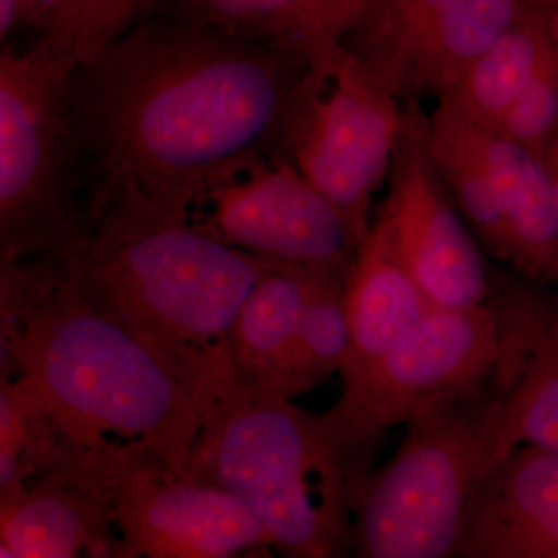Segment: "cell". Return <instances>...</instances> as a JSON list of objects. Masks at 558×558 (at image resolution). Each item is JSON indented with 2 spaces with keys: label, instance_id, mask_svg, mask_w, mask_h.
I'll return each instance as SVG.
<instances>
[{
  "label": "cell",
  "instance_id": "obj_1",
  "mask_svg": "<svg viewBox=\"0 0 558 558\" xmlns=\"http://www.w3.org/2000/svg\"><path fill=\"white\" fill-rule=\"evenodd\" d=\"M306 65L168 11L81 62L69 116L86 229L124 205L182 213L233 161L284 149Z\"/></svg>",
  "mask_w": 558,
  "mask_h": 558
},
{
  "label": "cell",
  "instance_id": "obj_2",
  "mask_svg": "<svg viewBox=\"0 0 558 558\" xmlns=\"http://www.w3.org/2000/svg\"><path fill=\"white\" fill-rule=\"evenodd\" d=\"M0 376L24 385L72 449L137 447L178 473L227 392L98 307L60 259L0 264Z\"/></svg>",
  "mask_w": 558,
  "mask_h": 558
},
{
  "label": "cell",
  "instance_id": "obj_3",
  "mask_svg": "<svg viewBox=\"0 0 558 558\" xmlns=\"http://www.w3.org/2000/svg\"><path fill=\"white\" fill-rule=\"evenodd\" d=\"M65 264L98 307L227 389L241 384L230 333L275 264L215 240L183 213L124 205L94 220Z\"/></svg>",
  "mask_w": 558,
  "mask_h": 558
},
{
  "label": "cell",
  "instance_id": "obj_4",
  "mask_svg": "<svg viewBox=\"0 0 558 558\" xmlns=\"http://www.w3.org/2000/svg\"><path fill=\"white\" fill-rule=\"evenodd\" d=\"M183 473L240 499L286 558H348L354 480L319 414L293 400L231 388Z\"/></svg>",
  "mask_w": 558,
  "mask_h": 558
},
{
  "label": "cell",
  "instance_id": "obj_5",
  "mask_svg": "<svg viewBox=\"0 0 558 558\" xmlns=\"http://www.w3.org/2000/svg\"><path fill=\"white\" fill-rule=\"evenodd\" d=\"M512 451L488 381L414 418L355 487L348 558H457L481 486Z\"/></svg>",
  "mask_w": 558,
  "mask_h": 558
},
{
  "label": "cell",
  "instance_id": "obj_6",
  "mask_svg": "<svg viewBox=\"0 0 558 558\" xmlns=\"http://www.w3.org/2000/svg\"><path fill=\"white\" fill-rule=\"evenodd\" d=\"M76 64L43 44L0 54V264L69 260L86 233L70 131Z\"/></svg>",
  "mask_w": 558,
  "mask_h": 558
},
{
  "label": "cell",
  "instance_id": "obj_7",
  "mask_svg": "<svg viewBox=\"0 0 558 558\" xmlns=\"http://www.w3.org/2000/svg\"><path fill=\"white\" fill-rule=\"evenodd\" d=\"M497 357V317L488 304L433 307L398 343L343 377L339 399L319 417L354 486L368 476L371 451L385 433L478 391Z\"/></svg>",
  "mask_w": 558,
  "mask_h": 558
},
{
  "label": "cell",
  "instance_id": "obj_8",
  "mask_svg": "<svg viewBox=\"0 0 558 558\" xmlns=\"http://www.w3.org/2000/svg\"><path fill=\"white\" fill-rule=\"evenodd\" d=\"M250 154L216 172L183 208L194 227L271 260L347 281L366 236L293 165Z\"/></svg>",
  "mask_w": 558,
  "mask_h": 558
},
{
  "label": "cell",
  "instance_id": "obj_9",
  "mask_svg": "<svg viewBox=\"0 0 558 558\" xmlns=\"http://www.w3.org/2000/svg\"><path fill=\"white\" fill-rule=\"evenodd\" d=\"M69 461L105 499L137 558H238L274 546L240 499L174 472L148 451L72 449Z\"/></svg>",
  "mask_w": 558,
  "mask_h": 558
},
{
  "label": "cell",
  "instance_id": "obj_10",
  "mask_svg": "<svg viewBox=\"0 0 558 558\" xmlns=\"http://www.w3.org/2000/svg\"><path fill=\"white\" fill-rule=\"evenodd\" d=\"M377 78L355 54L337 47L307 62L288 124L284 149L304 179L368 236L363 208L387 171L398 121Z\"/></svg>",
  "mask_w": 558,
  "mask_h": 558
},
{
  "label": "cell",
  "instance_id": "obj_11",
  "mask_svg": "<svg viewBox=\"0 0 558 558\" xmlns=\"http://www.w3.org/2000/svg\"><path fill=\"white\" fill-rule=\"evenodd\" d=\"M498 357L488 387L513 450L558 453V300L512 290L492 304Z\"/></svg>",
  "mask_w": 558,
  "mask_h": 558
},
{
  "label": "cell",
  "instance_id": "obj_12",
  "mask_svg": "<svg viewBox=\"0 0 558 558\" xmlns=\"http://www.w3.org/2000/svg\"><path fill=\"white\" fill-rule=\"evenodd\" d=\"M0 543L14 558H137L105 499L68 458L0 494Z\"/></svg>",
  "mask_w": 558,
  "mask_h": 558
},
{
  "label": "cell",
  "instance_id": "obj_13",
  "mask_svg": "<svg viewBox=\"0 0 558 558\" xmlns=\"http://www.w3.org/2000/svg\"><path fill=\"white\" fill-rule=\"evenodd\" d=\"M411 277L433 307L486 306V267L468 227L418 165L403 174L387 219Z\"/></svg>",
  "mask_w": 558,
  "mask_h": 558
},
{
  "label": "cell",
  "instance_id": "obj_14",
  "mask_svg": "<svg viewBox=\"0 0 558 558\" xmlns=\"http://www.w3.org/2000/svg\"><path fill=\"white\" fill-rule=\"evenodd\" d=\"M457 558H558V453L523 446L484 481Z\"/></svg>",
  "mask_w": 558,
  "mask_h": 558
},
{
  "label": "cell",
  "instance_id": "obj_15",
  "mask_svg": "<svg viewBox=\"0 0 558 558\" xmlns=\"http://www.w3.org/2000/svg\"><path fill=\"white\" fill-rule=\"evenodd\" d=\"M344 306L351 344L341 379L369 365L433 310L400 258L387 219L369 230L352 263Z\"/></svg>",
  "mask_w": 558,
  "mask_h": 558
},
{
  "label": "cell",
  "instance_id": "obj_16",
  "mask_svg": "<svg viewBox=\"0 0 558 558\" xmlns=\"http://www.w3.org/2000/svg\"><path fill=\"white\" fill-rule=\"evenodd\" d=\"M312 275L275 264L245 301L230 333L231 359L244 387L292 400L290 371Z\"/></svg>",
  "mask_w": 558,
  "mask_h": 558
},
{
  "label": "cell",
  "instance_id": "obj_17",
  "mask_svg": "<svg viewBox=\"0 0 558 558\" xmlns=\"http://www.w3.org/2000/svg\"><path fill=\"white\" fill-rule=\"evenodd\" d=\"M558 40V14L524 0L519 20L461 83L469 116L498 126Z\"/></svg>",
  "mask_w": 558,
  "mask_h": 558
},
{
  "label": "cell",
  "instance_id": "obj_18",
  "mask_svg": "<svg viewBox=\"0 0 558 558\" xmlns=\"http://www.w3.org/2000/svg\"><path fill=\"white\" fill-rule=\"evenodd\" d=\"M524 0H446L410 70L425 78L461 83L469 70L519 20Z\"/></svg>",
  "mask_w": 558,
  "mask_h": 558
},
{
  "label": "cell",
  "instance_id": "obj_19",
  "mask_svg": "<svg viewBox=\"0 0 558 558\" xmlns=\"http://www.w3.org/2000/svg\"><path fill=\"white\" fill-rule=\"evenodd\" d=\"M349 344L343 279L312 275L290 371L289 398H299L330 374H340L347 363Z\"/></svg>",
  "mask_w": 558,
  "mask_h": 558
},
{
  "label": "cell",
  "instance_id": "obj_20",
  "mask_svg": "<svg viewBox=\"0 0 558 558\" xmlns=\"http://www.w3.org/2000/svg\"><path fill=\"white\" fill-rule=\"evenodd\" d=\"M446 0H373L341 46L371 73L409 72L429 25Z\"/></svg>",
  "mask_w": 558,
  "mask_h": 558
},
{
  "label": "cell",
  "instance_id": "obj_21",
  "mask_svg": "<svg viewBox=\"0 0 558 558\" xmlns=\"http://www.w3.org/2000/svg\"><path fill=\"white\" fill-rule=\"evenodd\" d=\"M165 0H62L33 43L75 62L89 60L157 13Z\"/></svg>",
  "mask_w": 558,
  "mask_h": 558
},
{
  "label": "cell",
  "instance_id": "obj_22",
  "mask_svg": "<svg viewBox=\"0 0 558 558\" xmlns=\"http://www.w3.org/2000/svg\"><path fill=\"white\" fill-rule=\"evenodd\" d=\"M303 0H165L157 11L238 38L277 44Z\"/></svg>",
  "mask_w": 558,
  "mask_h": 558
},
{
  "label": "cell",
  "instance_id": "obj_23",
  "mask_svg": "<svg viewBox=\"0 0 558 558\" xmlns=\"http://www.w3.org/2000/svg\"><path fill=\"white\" fill-rule=\"evenodd\" d=\"M373 0H303L279 39L311 62L341 46L347 33Z\"/></svg>",
  "mask_w": 558,
  "mask_h": 558
},
{
  "label": "cell",
  "instance_id": "obj_24",
  "mask_svg": "<svg viewBox=\"0 0 558 558\" xmlns=\"http://www.w3.org/2000/svg\"><path fill=\"white\" fill-rule=\"evenodd\" d=\"M62 0H33L31 14H28L27 28L36 33V38L43 35L47 25L57 10L60 9Z\"/></svg>",
  "mask_w": 558,
  "mask_h": 558
},
{
  "label": "cell",
  "instance_id": "obj_25",
  "mask_svg": "<svg viewBox=\"0 0 558 558\" xmlns=\"http://www.w3.org/2000/svg\"><path fill=\"white\" fill-rule=\"evenodd\" d=\"M546 167L553 180L554 197H556V204L558 208V138H556V145L550 148V156L545 159Z\"/></svg>",
  "mask_w": 558,
  "mask_h": 558
},
{
  "label": "cell",
  "instance_id": "obj_26",
  "mask_svg": "<svg viewBox=\"0 0 558 558\" xmlns=\"http://www.w3.org/2000/svg\"><path fill=\"white\" fill-rule=\"evenodd\" d=\"M238 558H286L282 554H279L274 546H258V548H253L247 550V553L242 554V556Z\"/></svg>",
  "mask_w": 558,
  "mask_h": 558
},
{
  "label": "cell",
  "instance_id": "obj_27",
  "mask_svg": "<svg viewBox=\"0 0 558 558\" xmlns=\"http://www.w3.org/2000/svg\"><path fill=\"white\" fill-rule=\"evenodd\" d=\"M33 0H20V27H27Z\"/></svg>",
  "mask_w": 558,
  "mask_h": 558
},
{
  "label": "cell",
  "instance_id": "obj_28",
  "mask_svg": "<svg viewBox=\"0 0 558 558\" xmlns=\"http://www.w3.org/2000/svg\"><path fill=\"white\" fill-rule=\"evenodd\" d=\"M531 2L537 3L543 9L554 11L558 14V0H531Z\"/></svg>",
  "mask_w": 558,
  "mask_h": 558
},
{
  "label": "cell",
  "instance_id": "obj_29",
  "mask_svg": "<svg viewBox=\"0 0 558 558\" xmlns=\"http://www.w3.org/2000/svg\"><path fill=\"white\" fill-rule=\"evenodd\" d=\"M0 558H14L11 550L5 545H2V543H0Z\"/></svg>",
  "mask_w": 558,
  "mask_h": 558
}]
</instances>
